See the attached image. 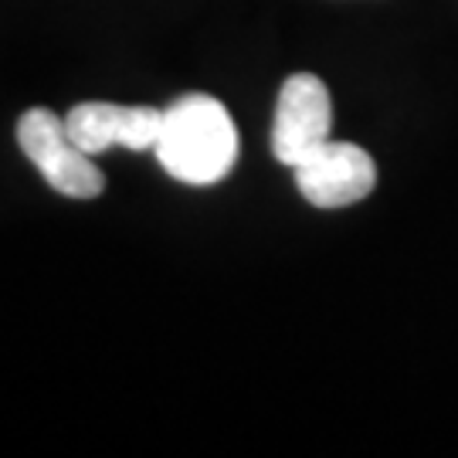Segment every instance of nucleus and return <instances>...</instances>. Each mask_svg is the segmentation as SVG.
Wrapping results in <instances>:
<instances>
[{
	"mask_svg": "<svg viewBox=\"0 0 458 458\" xmlns=\"http://www.w3.org/2000/svg\"><path fill=\"white\" fill-rule=\"evenodd\" d=\"M299 194L312 208H346L357 204L377 187L374 157L357 143H333L310 153L299 166H293Z\"/></svg>",
	"mask_w": 458,
	"mask_h": 458,
	"instance_id": "nucleus-4",
	"label": "nucleus"
},
{
	"mask_svg": "<svg viewBox=\"0 0 458 458\" xmlns=\"http://www.w3.org/2000/svg\"><path fill=\"white\" fill-rule=\"evenodd\" d=\"M164 109L153 106H115V102H82L65 115V130L89 157L106 149H153L160 140Z\"/></svg>",
	"mask_w": 458,
	"mask_h": 458,
	"instance_id": "nucleus-5",
	"label": "nucleus"
},
{
	"mask_svg": "<svg viewBox=\"0 0 458 458\" xmlns=\"http://www.w3.org/2000/svg\"><path fill=\"white\" fill-rule=\"evenodd\" d=\"M157 160L181 183L208 187L225 181L238 164V130L217 98L191 92L164 109Z\"/></svg>",
	"mask_w": 458,
	"mask_h": 458,
	"instance_id": "nucleus-1",
	"label": "nucleus"
},
{
	"mask_svg": "<svg viewBox=\"0 0 458 458\" xmlns=\"http://www.w3.org/2000/svg\"><path fill=\"white\" fill-rule=\"evenodd\" d=\"M329 130H333V102L327 82L310 72L285 79L272 123V153L278 164L299 166L327 143Z\"/></svg>",
	"mask_w": 458,
	"mask_h": 458,
	"instance_id": "nucleus-3",
	"label": "nucleus"
},
{
	"mask_svg": "<svg viewBox=\"0 0 458 458\" xmlns=\"http://www.w3.org/2000/svg\"><path fill=\"white\" fill-rule=\"evenodd\" d=\"M17 143L58 194L89 200L106 191V181L92 157L82 147H75V140L65 130V119H58L51 109H28L21 115Z\"/></svg>",
	"mask_w": 458,
	"mask_h": 458,
	"instance_id": "nucleus-2",
	"label": "nucleus"
}]
</instances>
